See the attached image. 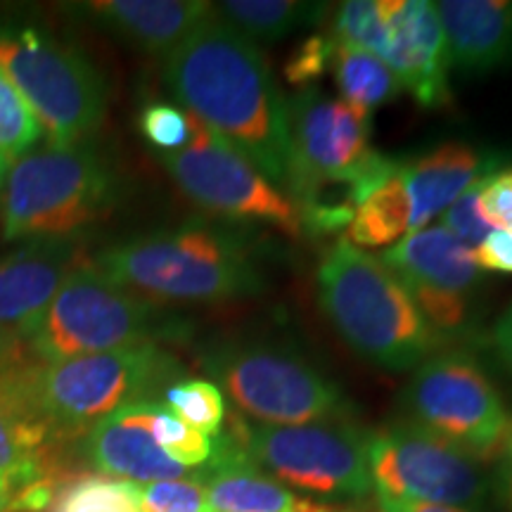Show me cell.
Instances as JSON below:
<instances>
[{
	"label": "cell",
	"instance_id": "cell-1",
	"mask_svg": "<svg viewBox=\"0 0 512 512\" xmlns=\"http://www.w3.org/2000/svg\"><path fill=\"white\" fill-rule=\"evenodd\" d=\"M162 76L181 110L226 138L275 188L292 195L297 169L287 100L256 43L211 12L164 57Z\"/></svg>",
	"mask_w": 512,
	"mask_h": 512
},
{
	"label": "cell",
	"instance_id": "cell-2",
	"mask_svg": "<svg viewBox=\"0 0 512 512\" xmlns=\"http://www.w3.org/2000/svg\"><path fill=\"white\" fill-rule=\"evenodd\" d=\"M91 264L152 302H233L266 290V273L247 235L204 221L117 242Z\"/></svg>",
	"mask_w": 512,
	"mask_h": 512
},
{
	"label": "cell",
	"instance_id": "cell-3",
	"mask_svg": "<svg viewBox=\"0 0 512 512\" xmlns=\"http://www.w3.org/2000/svg\"><path fill=\"white\" fill-rule=\"evenodd\" d=\"M316 285L332 328L373 366L403 373L441 351L444 342L377 254L337 240L320 259Z\"/></svg>",
	"mask_w": 512,
	"mask_h": 512
},
{
	"label": "cell",
	"instance_id": "cell-4",
	"mask_svg": "<svg viewBox=\"0 0 512 512\" xmlns=\"http://www.w3.org/2000/svg\"><path fill=\"white\" fill-rule=\"evenodd\" d=\"M119 200V178L93 140L31 150L3 181L5 242L74 240Z\"/></svg>",
	"mask_w": 512,
	"mask_h": 512
},
{
	"label": "cell",
	"instance_id": "cell-5",
	"mask_svg": "<svg viewBox=\"0 0 512 512\" xmlns=\"http://www.w3.org/2000/svg\"><path fill=\"white\" fill-rule=\"evenodd\" d=\"M185 335L188 323L181 316L112 283L93 264H79L24 339L36 361L48 366L133 344L176 342Z\"/></svg>",
	"mask_w": 512,
	"mask_h": 512
},
{
	"label": "cell",
	"instance_id": "cell-6",
	"mask_svg": "<svg viewBox=\"0 0 512 512\" xmlns=\"http://www.w3.org/2000/svg\"><path fill=\"white\" fill-rule=\"evenodd\" d=\"M178 358L157 342L67 358L24 368L29 394L55 439L83 437L93 425L136 401H155L171 382L181 380Z\"/></svg>",
	"mask_w": 512,
	"mask_h": 512
},
{
	"label": "cell",
	"instance_id": "cell-7",
	"mask_svg": "<svg viewBox=\"0 0 512 512\" xmlns=\"http://www.w3.org/2000/svg\"><path fill=\"white\" fill-rule=\"evenodd\" d=\"M204 373L261 425L347 420L349 399L309 358L261 339H226L202 354Z\"/></svg>",
	"mask_w": 512,
	"mask_h": 512
},
{
	"label": "cell",
	"instance_id": "cell-8",
	"mask_svg": "<svg viewBox=\"0 0 512 512\" xmlns=\"http://www.w3.org/2000/svg\"><path fill=\"white\" fill-rule=\"evenodd\" d=\"M287 126L297 169L290 197L297 209L325 185H344V197L356 209L389 178L399 176L403 159L370 147V114L328 98L316 86L287 100Z\"/></svg>",
	"mask_w": 512,
	"mask_h": 512
},
{
	"label": "cell",
	"instance_id": "cell-9",
	"mask_svg": "<svg viewBox=\"0 0 512 512\" xmlns=\"http://www.w3.org/2000/svg\"><path fill=\"white\" fill-rule=\"evenodd\" d=\"M0 74L22 95L50 145L91 140L107 114V86L81 50L34 27H0Z\"/></svg>",
	"mask_w": 512,
	"mask_h": 512
},
{
	"label": "cell",
	"instance_id": "cell-10",
	"mask_svg": "<svg viewBox=\"0 0 512 512\" xmlns=\"http://www.w3.org/2000/svg\"><path fill=\"white\" fill-rule=\"evenodd\" d=\"M230 437L280 484L323 501H366L373 494L368 467V432L349 420L309 425L230 422Z\"/></svg>",
	"mask_w": 512,
	"mask_h": 512
},
{
	"label": "cell",
	"instance_id": "cell-11",
	"mask_svg": "<svg viewBox=\"0 0 512 512\" xmlns=\"http://www.w3.org/2000/svg\"><path fill=\"white\" fill-rule=\"evenodd\" d=\"M406 420L451 441L477 460H494L512 418L477 356L465 349L432 354L403 389Z\"/></svg>",
	"mask_w": 512,
	"mask_h": 512
},
{
	"label": "cell",
	"instance_id": "cell-12",
	"mask_svg": "<svg viewBox=\"0 0 512 512\" xmlns=\"http://www.w3.org/2000/svg\"><path fill=\"white\" fill-rule=\"evenodd\" d=\"M159 162L178 190L209 214L230 223H259L302 238L297 204L278 190L226 138L190 114V140Z\"/></svg>",
	"mask_w": 512,
	"mask_h": 512
},
{
	"label": "cell",
	"instance_id": "cell-13",
	"mask_svg": "<svg viewBox=\"0 0 512 512\" xmlns=\"http://www.w3.org/2000/svg\"><path fill=\"white\" fill-rule=\"evenodd\" d=\"M368 467L375 494L403 501L479 510L494 479L482 460L411 420H396L368 437Z\"/></svg>",
	"mask_w": 512,
	"mask_h": 512
},
{
	"label": "cell",
	"instance_id": "cell-14",
	"mask_svg": "<svg viewBox=\"0 0 512 512\" xmlns=\"http://www.w3.org/2000/svg\"><path fill=\"white\" fill-rule=\"evenodd\" d=\"M377 256L396 273L441 342L472 335L475 302L486 273L470 247L446 228L427 226Z\"/></svg>",
	"mask_w": 512,
	"mask_h": 512
},
{
	"label": "cell",
	"instance_id": "cell-15",
	"mask_svg": "<svg viewBox=\"0 0 512 512\" xmlns=\"http://www.w3.org/2000/svg\"><path fill=\"white\" fill-rule=\"evenodd\" d=\"M384 41L377 57L392 69L401 91L420 107H444L451 100L448 50L437 8L427 0H382Z\"/></svg>",
	"mask_w": 512,
	"mask_h": 512
},
{
	"label": "cell",
	"instance_id": "cell-16",
	"mask_svg": "<svg viewBox=\"0 0 512 512\" xmlns=\"http://www.w3.org/2000/svg\"><path fill=\"white\" fill-rule=\"evenodd\" d=\"M60 441L31 399L24 366H0V484L27 491L62 484Z\"/></svg>",
	"mask_w": 512,
	"mask_h": 512
},
{
	"label": "cell",
	"instance_id": "cell-17",
	"mask_svg": "<svg viewBox=\"0 0 512 512\" xmlns=\"http://www.w3.org/2000/svg\"><path fill=\"white\" fill-rule=\"evenodd\" d=\"M136 401L107 415L81 437V456L98 475L124 479L131 484H152L162 479L190 477L176 460H171L147 430V406Z\"/></svg>",
	"mask_w": 512,
	"mask_h": 512
},
{
	"label": "cell",
	"instance_id": "cell-18",
	"mask_svg": "<svg viewBox=\"0 0 512 512\" xmlns=\"http://www.w3.org/2000/svg\"><path fill=\"white\" fill-rule=\"evenodd\" d=\"M74 266V240L24 242L0 256V335L27 337Z\"/></svg>",
	"mask_w": 512,
	"mask_h": 512
},
{
	"label": "cell",
	"instance_id": "cell-19",
	"mask_svg": "<svg viewBox=\"0 0 512 512\" xmlns=\"http://www.w3.org/2000/svg\"><path fill=\"white\" fill-rule=\"evenodd\" d=\"M503 164L501 152L467 143H444L413 162H403L401 181L411 200L408 235L430 226L465 190L496 174Z\"/></svg>",
	"mask_w": 512,
	"mask_h": 512
},
{
	"label": "cell",
	"instance_id": "cell-20",
	"mask_svg": "<svg viewBox=\"0 0 512 512\" xmlns=\"http://www.w3.org/2000/svg\"><path fill=\"white\" fill-rule=\"evenodd\" d=\"M451 72L489 74L512 64V0H441Z\"/></svg>",
	"mask_w": 512,
	"mask_h": 512
},
{
	"label": "cell",
	"instance_id": "cell-21",
	"mask_svg": "<svg viewBox=\"0 0 512 512\" xmlns=\"http://www.w3.org/2000/svg\"><path fill=\"white\" fill-rule=\"evenodd\" d=\"M214 512H311L313 501L297 496L261 470L223 430L214 439V456L197 472Z\"/></svg>",
	"mask_w": 512,
	"mask_h": 512
},
{
	"label": "cell",
	"instance_id": "cell-22",
	"mask_svg": "<svg viewBox=\"0 0 512 512\" xmlns=\"http://www.w3.org/2000/svg\"><path fill=\"white\" fill-rule=\"evenodd\" d=\"M83 15L143 53L164 57L214 12L204 0H102L79 5Z\"/></svg>",
	"mask_w": 512,
	"mask_h": 512
},
{
	"label": "cell",
	"instance_id": "cell-23",
	"mask_svg": "<svg viewBox=\"0 0 512 512\" xmlns=\"http://www.w3.org/2000/svg\"><path fill=\"white\" fill-rule=\"evenodd\" d=\"M214 15L259 46L318 27L328 15V5L302 0H226L214 5Z\"/></svg>",
	"mask_w": 512,
	"mask_h": 512
},
{
	"label": "cell",
	"instance_id": "cell-24",
	"mask_svg": "<svg viewBox=\"0 0 512 512\" xmlns=\"http://www.w3.org/2000/svg\"><path fill=\"white\" fill-rule=\"evenodd\" d=\"M332 72H335L339 100L368 114L396 100L401 93V83L380 57L347 43L335 46Z\"/></svg>",
	"mask_w": 512,
	"mask_h": 512
},
{
	"label": "cell",
	"instance_id": "cell-25",
	"mask_svg": "<svg viewBox=\"0 0 512 512\" xmlns=\"http://www.w3.org/2000/svg\"><path fill=\"white\" fill-rule=\"evenodd\" d=\"M411 226V200L399 176L389 178L354 209L347 240L354 247H392Z\"/></svg>",
	"mask_w": 512,
	"mask_h": 512
},
{
	"label": "cell",
	"instance_id": "cell-26",
	"mask_svg": "<svg viewBox=\"0 0 512 512\" xmlns=\"http://www.w3.org/2000/svg\"><path fill=\"white\" fill-rule=\"evenodd\" d=\"M50 512H143L138 484L105 475H79L57 486Z\"/></svg>",
	"mask_w": 512,
	"mask_h": 512
},
{
	"label": "cell",
	"instance_id": "cell-27",
	"mask_svg": "<svg viewBox=\"0 0 512 512\" xmlns=\"http://www.w3.org/2000/svg\"><path fill=\"white\" fill-rule=\"evenodd\" d=\"M164 406L192 430L216 439L226 425V396L211 380H176L164 389Z\"/></svg>",
	"mask_w": 512,
	"mask_h": 512
},
{
	"label": "cell",
	"instance_id": "cell-28",
	"mask_svg": "<svg viewBox=\"0 0 512 512\" xmlns=\"http://www.w3.org/2000/svg\"><path fill=\"white\" fill-rule=\"evenodd\" d=\"M43 136V128L15 86L0 74V183L19 159L27 157Z\"/></svg>",
	"mask_w": 512,
	"mask_h": 512
},
{
	"label": "cell",
	"instance_id": "cell-29",
	"mask_svg": "<svg viewBox=\"0 0 512 512\" xmlns=\"http://www.w3.org/2000/svg\"><path fill=\"white\" fill-rule=\"evenodd\" d=\"M147 430H150L152 439L157 441V446L162 448L166 456L183 465L185 470L204 467L214 456V439L192 430L157 401L147 406Z\"/></svg>",
	"mask_w": 512,
	"mask_h": 512
},
{
	"label": "cell",
	"instance_id": "cell-30",
	"mask_svg": "<svg viewBox=\"0 0 512 512\" xmlns=\"http://www.w3.org/2000/svg\"><path fill=\"white\" fill-rule=\"evenodd\" d=\"M138 501L143 512H214L195 475L138 486Z\"/></svg>",
	"mask_w": 512,
	"mask_h": 512
},
{
	"label": "cell",
	"instance_id": "cell-31",
	"mask_svg": "<svg viewBox=\"0 0 512 512\" xmlns=\"http://www.w3.org/2000/svg\"><path fill=\"white\" fill-rule=\"evenodd\" d=\"M138 128L143 138L162 155H171L190 140V114L169 102H147L140 110Z\"/></svg>",
	"mask_w": 512,
	"mask_h": 512
},
{
	"label": "cell",
	"instance_id": "cell-32",
	"mask_svg": "<svg viewBox=\"0 0 512 512\" xmlns=\"http://www.w3.org/2000/svg\"><path fill=\"white\" fill-rule=\"evenodd\" d=\"M335 38L330 34H311L306 36L285 62V79L297 86L299 91L313 88V83L323 79L332 69V57H335Z\"/></svg>",
	"mask_w": 512,
	"mask_h": 512
},
{
	"label": "cell",
	"instance_id": "cell-33",
	"mask_svg": "<svg viewBox=\"0 0 512 512\" xmlns=\"http://www.w3.org/2000/svg\"><path fill=\"white\" fill-rule=\"evenodd\" d=\"M484 181H479L472 185L470 190H465L463 195H460L458 200L444 211V214H441V223H439L441 228H446L453 238L463 242L465 247H470L472 252H475V249L484 242L486 235L494 230V226L486 221L482 202H479Z\"/></svg>",
	"mask_w": 512,
	"mask_h": 512
},
{
	"label": "cell",
	"instance_id": "cell-34",
	"mask_svg": "<svg viewBox=\"0 0 512 512\" xmlns=\"http://www.w3.org/2000/svg\"><path fill=\"white\" fill-rule=\"evenodd\" d=\"M479 202L491 226L512 233V166H503L486 178Z\"/></svg>",
	"mask_w": 512,
	"mask_h": 512
},
{
	"label": "cell",
	"instance_id": "cell-35",
	"mask_svg": "<svg viewBox=\"0 0 512 512\" xmlns=\"http://www.w3.org/2000/svg\"><path fill=\"white\" fill-rule=\"evenodd\" d=\"M60 484H36L27 491L0 484V512H43L53 505L55 491Z\"/></svg>",
	"mask_w": 512,
	"mask_h": 512
},
{
	"label": "cell",
	"instance_id": "cell-36",
	"mask_svg": "<svg viewBox=\"0 0 512 512\" xmlns=\"http://www.w3.org/2000/svg\"><path fill=\"white\" fill-rule=\"evenodd\" d=\"M475 259L484 273L512 275V233L491 230L482 245L475 249Z\"/></svg>",
	"mask_w": 512,
	"mask_h": 512
},
{
	"label": "cell",
	"instance_id": "cell-37",
	"mask_svg": "<svg viewBox=\"0 0 512 512\" xmlns=\"http://www.w3.org/2000/svg\"><path fill=\"white\" fill-rule=\"evenodd\" d=\"M498 470H496V479H494V486H496V494L501 498L505 508L512 512V425L508 434H505L503 439V446L501 451H498Z\"/></svg>",
	"mask_w": 512,
	"mask_h": 512
},
{
	"label": "cell",
	"instance_id": "cell-38",
	"mask_svg": "<svg viewBox=\"0 0 512 512\" xmlns=\"http://www.w3.org/2000/svg\"><path fill=\"white\" fill-rule=\"evenodd\" d=\"M377 512H470L460 508H448V505L434 503H418V501H403V498L375 494Z\"/></svg>",
	"mask_w": 512,
	"mask_h": 512
},
{
	"label": "cell",
	"instance_id": "cell-39",
	"mask_svg": "<svg viewBox=\"0 0 512 512\" xmlns=\"http://www.w3.org/2000/svg\"><path fill=\"white\" fill-rule=\"evenodd\" d=\"M491 339H494V349L505 370L512 375V304L505 309V313L498 318L494 325V332H491Z\"/></svg>",
	"mask_w": 512,
	"mask_h": 512
},
{
	"label": "cell",
	"instance_id": "cell-40",
	"mask_svg": "<svg viewBox=\"0 0 512 512\" xmlns=\"http://www.w3.org/2000/svg\"><path fill=\"white\" fill-rule=\"evenodd\" d=\"M15 339L12 337H8V335H0V366H3V363H8L10 358H12V354H15Z\"/></svg>",
	"mask_w": 512,
	"mask_h": 512
}]
</instances>
